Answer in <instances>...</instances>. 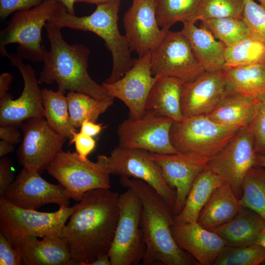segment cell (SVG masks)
<instances>
[{
    "mask_svg": "<svg viewBox=\"0 0 265 265\" xmlns=\"http://www.w3.org/2000/svg\"><path fill=\"white\" fill-rule=\"evenodd\" d=\"M120 184L132 190L142 203L140 225L146 250L144 265H191L198 262L177 244L172 235L173 210L149 185L141 180L120 177Z\"/></svg>",
    "mask_w": 265,
    "mask_h": 265,
    "instance_id": "obj_2",
    "label": "cell"
},
{
    "mask_svg": "<svg viewBox=\"0 0 265 265\" xmlns=\"http://www.w3.org/2000/svg\"><path fill=\"white\" fill-rule=\"evenodd\" d=\"M44 0H0V17L4 20L13 13L29 9L42 2Z\"/></svg>",
    "mask_w": 265,
    "mask_h": 265,
    "instance_id": "obj_41",
    "label": "cell"
},
{
    "mask_svg": "<svg viewBox=\"0 0 265 265\" xmlns=\"http://www.w3.org/2000/svg\"><path fill=\"white\" fill-rule=\"evenodd\" d=\"M248 127L253 133L255 153L265 156V101L259 108Z\"/></svg>",
    "mask_w": 265,
    "mask_h": 265,
    "instance_id": "obj_39",
    "label": "cell"
},
{
    "mask_svg": "<svg viewBox=\"0 0 265 265\" xmlns=\"http://www.w3.org/2000/svg\"><path fill=\"white\" fill-rule=\"evenodd\" d=\"M200 22V27L208 30L226 47L250 37L242 17L211 19Z\"/></svg>",
    "mask_w": 265,
    "mask_h": 265,
    "instance_id": "obj_34",
    "label": "cell"
},
{
    "mask_svg": "<svg viewBox=\"0 0 265 265\" xmlns=\"http://www.w3.org/2000/svg\"><path fill=\"white\" fill-rule=\"evenodd\" d=\"M242 18L249 36L265 45V7L254 0H243Z\"/></svg>",
    "mask_w": 265,
    "mask_h": 265,
    "instance_id": "obj_38",
    "label": "cell"
},
{
    "mask_svg": "<svg viewBox=\"0 0 265 265\" xmlns=\"http://www.w3.org/2000/svg\"><path fill=\"white\" fill-rule=\"evenodd\" d=\"M106 157L99 155L97 161L93 162L76 152L62 150L46 170L65 188L71 198L79 202L89 191L110 188V174Z\"/></svg>",
    "mask_w": 265,
    "mask_h": 265,
    "instance_id": "obj_7",
    "label": "cell"
},
{
    "mask_svg": "<svg viewBox=\"0 0 265 265\" xmlns=\"http://www.w3.org/2000/svg\"><path fill=\"white\" fill-rule=\"evenodd\" d=\"M240 205L258 213L265 219V168L255 164L242 183Z\"/></svg>",
    "mask_w": 265,
    "mask_h": 265,
    "instance_id": "obj_32",
    "label": "cell"
},
{
    "mask_svg": "<svg viewBox=\"0 0 265 265\" xmlns=\"http://www.w3.org/2000/svg\"><path fill=\"white\" fill-rule=\"evenodd\" d=\"M256 243L261 245L265 249V223L259 233Z\"/></svg>",
    "mask_w": 265,
    "mask_h": 265,
    "instance_id": "obj_50",
    "label": "cell"
},
{
    "mask_svg": "<svg viewBox=\"0 0 265 265\" xmlns=\"http://www.w3.org/2000/svg\"><path fill=\"white\" fill-rule=\"evenodd\" d=\"M42 100L44 117L48 124L70 140L77 130L70 121L67 97L58 91L45 88L42 90Z\"/></svg>",
    "mask_w": 265,
    "mask_h": 265,
    "instance_id": "obj_30",
    "label": "cell"
},
{
    "mask_svg": "<svg viewBox=\"0 0 265 265\" xmlns=\"http://www.w3.org/2000/svg\"><path fill=\"white\" fill-rule=\"evenodd\" d=\"M265 219L254 211L241 207L230 220L209 230L218 235L226 246H240L255 244Z\"/></svg>",
    "mask_w": 265,
    "mask_h": 265,
    "instance_id": "obj_25",
    "label": "cell"
},
{
    "mask_svg": "<svg viewBox=\"0 0 265 265\" xmlns=\"http://www.w3.org/2000/svg\"><path fill=\"white\" fill-rule=\"evenodd\" d=\"M3 197L17 206L35 210L48 204L69 207L71 199L62 185L51 184L38 172L24 167Z\"/></svg>",
    "mask_w": 265,
    "mask_h": 265,
    "instance_id": "obj_17",
    "label": "cell"
},
{
    "mask_svg": "<svg viewBox=\"0 0 265 265\" xmlns=\"http://www.w3.org/2000/svg\"><path fill=\"white\" fill-rule=\"evenodd\" d=\"M241 207L239 198L232 188L223 183L212 193L199 214L197 222L208 229L215 227L232 219Z\"/></svg>",
    "mask_w": 265,
    "mask_h": 265,
    "instance_id": "obj_27",
    "label": "cell"
},
{
    "mask_svg": "<svg viewBox=\"0 0 265 265\" xmlns=\"http://www.w3.org/2000/svg\"><path fill=\"white\" fill-rule=\"evenodd\" d=\"M265 96H252L231 92L212 113L206 115L220 124L239 129L249 126Z\"/></svg>",
    "mask_w": 265,
    "mask_h": 265,
    "instance_id": "obj_24",
    "label": "cell"
},
{
    "mask_svg": "<svg viewBox=\"0 0 265 265\" xmlns=\"http://www.w3.org/2000/svg\"><path fill=\"white\" fill-rule=\"evenodd\" d=\"M103 128L102 124L86 120L82 123L80 132L85 135L94 137L100 133Z\"/></svg>",
    "mask_w": 265,
    "mask_h": 265,
    "instance_id": "obj_45",
    "label": "cell"
},
{
    "mask_svg": "<svg viewBox=\"0 0 265 265\" xmlns=\"http://www.w3.org/2000/svg\"><path fill=\"white\" fill-rule=\"evenodd\" d=\"M119 196L109 188H98L86 192L77 204L61 237L74 265H89L108 253L119 219Z\"/></svg>",
    "mask_w": 265,
    "mask_h": 265,
    "instance_id": "obj_1",
    "label": "cell"
},
{
    "mask_svg": "<svg viewBox=\"0 0 265 265\" xmlns=\"http://www.w3.org/2000/svg\"><path fill=\"white\" fill-rule=\"evenodd\" d=\"M243 0H200L188 22L226 17H242Z\"/></svg>",
    "mask_w": 265,
    "mask_h": 265,
    "instance_id": "obj_36",
    "label": "cell"
},
{
    "mask_svg": "<svg viewBox=\"0 0 265 265\" xmlns=\"http://www.w3.org/2000/svg\"><path fill=\"white\" fill-rule=\"evenodd\" d=\"M89 265H111L108 253L99 256Z\"/></svg>",
    "mask_w": 265,
    "mask_h": 265,
    "instance_id": "obj_48",
    "label": "cell"
},
{
    "mask_svg": "<svg viewBox=\"0 0 265 265\" xmlns=\"http://www.w3.org/2000/svg\"><path fill=\"white\" fill-rule=\"evenodd\" d=\"M221 73L231 91L252 96H265V63L224 67Z\"/></svg>",
    "mask_w": 265,
    "mask_h": 265,
    "instance_id": "obj_29",
    "label": "cell"
},
{
    "mask_svg": "<svg viewBox=\"0 0 265 265\" xmlns=\"http://www.w3.org/2000/svg\"><path fill=\"white\" fill-rule=\"evenodd\" d=\"M252 132L248 126L239 129L235 136L207 166L233 189L238 198L242 195V183L255 165Z\"/></svg>",
    "mask_w": 265,
    "mask_h": 265,
    "instance_id": "obj_14",
    "label": "cell"
},
{
    "mask_svg": "<svg viewBox=\"0 0 265 265\" xmlns=\"http://www.w3.org/2000/svg\"><path fill=\"white\" fill-rule=\"evenodd\" d=\"M123 22L130 49L138 56L150 52L164 33L157 20L155 0H132Z\"/></svg>",
    "mask_w": 265,
    "mask_h": 265,
    "instance_id": "obj_20",
    "label": "cell"
},
{
    "mask_svg": "<svg viewBox=\"0 0 265 265\" xmlns=\"http://www.w3.org/2000/svg\"><path fill=\"white\" fill-rule=\"evenodd\" d=\"M224 67H240L265 63V45L250 37L229 47Z\"/></svg>",
    "mask_w": 265,
    "mask_h": 265,
    "instance_id": "obj_35",
    "label": "cell"
},
{
    "mask_svg": "<svg viewBox=\"0 0 265 265\" xmlns=\"http://www.w3.org/2000/svg\"><path fill=\"white\" fill-rule=\"evenodd\" d=\"M119 215L108 252L111 265H137L145 255L146 244L140 219L142 203L131 189L119 195Z\"/></svg>",
    "mask_w": 265,
    "mask_h": 265,
    "instance_id": "obj_9",
    "label": "cell"
},
{
    "mask_svg": "<svg viewBox=\"0 0 265 265\" xmlns=\"http://www.w3.org/2000/svg\"><path fill=\"white\" fill-rule=\"evenodd\" d=\"M200 0H155L159 26L167 30L175 24L188 22L194 15Z\"/></svg>",
    "mask_w": 265,
    "mask_h": 265,
    "instance_id": "obj_33",
    "label": "cell"
},
{
    "mask_svg": "<svg viewBox=\"0 0 265 265\" xmlns=\"http://www.w3.org/2000/svg\"><path fill=\"white\" fill-rule=\"evenodd\" d=\"M255 162V164L265 168V156L256 154Z\"/></svg>",
    "mask_w": 265,
    "mask_h": 265,
    "instance_id": "obj_51",
    "label": "cell"
},
{
    "mask_svg": "<svg viewBox=\"0 0 265 265\" xmlns=\"http://www.w3.org/2000/svg\"><path fill=\"white\" fill-rule=\"evenodd\" d=\"M257 1H259L260 4L263 5L265 7V0H257Z\"/></svg>",
    "mask_w": 265,
    "mask_h": 265,
    "instance_id": "obj_53",
    "label": "cell"
},
{
    "mask_svg": "<svg viewBox=\"0 0 265 265\" xmlns=\"http://www.w3.org/2000/svg\"><path fill=\"white\" fill-rule=\"evenodd\" d=\"M14 151L13 145L1 139L0 141V157H4L9 153H12Z\"/></svg>",
    "mask_w": 265,
    "mask_h": 265,
    "instance_id": "obj_47",
    "label": "cell"
},
{
    "mask_svg": "<svg viewBox=\"0 0 265 265\" xmlns=\"http://www.w3.org/2000/svg\"><path fill=\"white\" fill-rule=\"evenodd\" d=\"M171 231L178 246L192 256L199 265H213L226 246L218 235L197 222L174 224Z\"/></svg>",
    "mask_w": 265,
    "mask_h": 265,
    "instance_id": "obj_21",
    "label": "cell"
},
{
    "mask_svg": "<svg viewBox=\"0 0 265 265\" xmlns=\"http://www.w3.org/2000/svg\"><path fill=\"white\" fill-rule=\"evenodd\" d=\"M23 138L17 150L19 163L40 174L62 151L68 139L59 134L44 117L28 119L20 124Z\"/></svg>",
    "mask_w": 265,
    "mask_h": 265,
    "instance_id": "obj_13",
    "label": "cell"
},
{
    "mask_svg": "<svg viewBox=\"0 0 265 265\" xmlns=\"http://www.w3.org/2000/svg\"><path fill=\"white\" fill-rule=\"evenodd\" d=\"M34 236L24 238L16 246L25 265H74L66 240L56 235H49L41 240Z\"/></svg>",
    "mask_w": 265,
    "mask_h": 265,
    "instance_id": "obj_22",
    "label": "cell"
},
{
    "mask_svg": "<svg viewBox=\"0 0 265 265\" xmlns=\"http://www.w3.org/2000/svg\"><path fill=\"white\" fill-rule=\"evenodd\" d=\"M64 5L68 12L71 14H75L74 4L76 0H55Z\"/></svg>",
    "mask_w": 265,
    "mask_h": 265,
    "instance_id": "obj_49",
    "label": "cell"
},
{
    "mask_svg": "<svg viewBox=\"0 0 265 265\" xmlns=\"http://www.w3.org/2000/svg\"><path fill=\"white\" fill-rule=\"evenodd\" d=\"M12 162L6 157L0 159V194L3 197L6 191L14 181Z\"/></svg>",
    "mask_w": 265,
    "mask_h": 265,
    "instance_id": "obj_43",
    "label": "cell"
},
{
    "mask_svg": "<svg viewBox=\"0 0 265 265\" xmlns=\"http://www.w3.org/2000/svg\"><path fill=\"white\" fill-rule=\"evenodd\" d=\"M150 153L159 165L164 180L176 191L173 210L176 216L182 211L194 179L212 158L192 153Z\"/></svg>",
    "mask_w": 265,
    "mask_h": 265,
    "instance_id": "obj_18",
    "label": "cell"
},
{
    "mask_svg": "<svg viewBox=\"0 0 265 265\" xmlns=\"http://www.w3.org/2000/svg\"><path fill=\"white\" fill-rule=\"evenodd\" d=\"M159 75L152 74L150 52L134 59L132 68L119 80L102 85L110 96L122 101L130 117L138 119L145 113L148 95Z\"/></svg>",
    "mask_w": 265,
    "mask_h": 265,
    "instance_id": "obj_16",
    "label": "cell"
},
{
    "mask_svg": "<svg viewBox=\"0 0 265 265\" xmlns=\"http://www.w3.org/2000/svg\"><path fill=\"white\" fill-rule=\"evenodd\" d=\"M173 122L172 119L152 110L146 111L138 119L129 117L118 126V145L158 154L179 153L170 140V132Z\"/></svg>",
    "mask_w": 265,
    "mask_h": 265,
    "instance_id": "obj_12",
    "label": "cell"
},
{
    "mask_svg": "<svg viewBox=\"0 0 265 265\" xmlns=\"http://www.w3.org/2000/svg\"><path fill=\"white\" fill-rule=\"evenodd\" d=\"M153 76H165L183 82L194 80L205 72L181 31L164 30L150 51Z\"/></svg>",
    "mask_w": 265,
    "mask_h": 265,
    "instance_id": "obj_10",
    "label": "cell"
},
{
    "mask_svg": "<svg viewBox=\"0 0 265 265\" xmlns=\"http://www.w3.org/2000/svg\"><path fill=\"white\" fill-rule=\"evenodd\" d=\"M110 175L132 178L151 186L173 210L176 191L164 180L160 168L147 150L118 145L106 157Z\"/></svg>",
    "mask_w": 265,
    "mask_h": 265,
    "instance_id": "obj_11",
    "label": "cell"
},
{
    "mask_svg": "<svg viewBox=\"0 0 265 265\" xmlns=\"http://www.w3.org/2000/svg\"><path fill=\"white\" fill-rule=\"evenodd\" d=\"M231 92L221 70L205 72L194 80L184 82L181 99L184 117L210 114Z\"/></svg>",
    "mask_w": 265,
    "mask_h": 265,
    "instance_id": "obj_19",
    "label": "cell"
},
{
    "mask_svg": "<svg viewBox=\"0 0 265 265\" xmlns=\"http://www.w3.org/2000/svg\"><path fill=\"white\" fill-rule=\"evenodd\" d=\"M239 129L217 123L205 115H197L174 122L170 136L172 145L179 153H192L212 158Z\"/></svg>",
    "mask_w": 265,
    "mask_h": 265,
    "instance_id": "obj_8",
    "label": "cell"
},
{
    "mask_svg": "<svg viewBox=\"0 0 265 265\" xmlns=\"http://www.w3.org/2000/svg\"><path fill=\"white\" fill-rule=\"evenodd\" d=\"M183 82L165 76L159 75L153 86L146 100L145 109L179 122L184 118L181 99Z\"/></svg>",
    "mask_w": 265,
    "mask_h": 265,
    "instance_id": "obj_26",
    "label": "cell"
},
{
    "mask_svg": "<svg viewBox=\"0 0 265 265\" xmlns=\"http://www.w3.org/2000/svg\"><path fill=\"white\" fill-rule=\"evenodd\" d=\"M77 206H60L52 212H40L17 206L0 196V233L14 247L27 237H61L65 223Z\"/></svg>",
    "mask_w": 265,
    "mask_h": 265,
    "instance_id": "obj_6",
    "label": "cell"
},
{
    "mask_svg": "<svg viewBox=\"0 0 265 265\" xmlns=\"http://www.w3.org/2000/svg\"><path fill=\"white\" fill-rule=\"evenodd\" d=\"M13 80L12 76L8 73H3L0 76V98L7 94Z\"/></svg>",
    "mask_w": 265,
    "mask_h": 265,
    "instance_id": "obj_46",
    "label": "cell"
},
{
    "mask_svg": "<svg viewBox=\"0 0 265 265\" xmlns=\"http://www.w3.org/2000/svg\"><path fill=\"white\" fill-rule=\"evenodd\" d=\"M11 65L20 71L24 80V88L16 99L8 93L0 98V126L20 125L31 118L44 117L42 90L33 68L25 64L17 53H8Z\"/></svg>",
    "mask_w": 265,
    "mask_h": 265,
    "instance_id": "obj_15",
    "label": "cell"
},
{
    "mask_svg": "<svg viewBox=\"0 0 265 265\" xmlns=\"http://www.w3.org/2000/svg\"><path fill=\"white\" fill-rule=\"evenodd\" d=\"M111 0H76V2H84L88 4H95L98 5Z\"/></svg>",
    "mask_w": 265,
    "mask_h": 265,
    "instance_id": "obj_52",
    "label": "cell"
},
{
    "mask_svg": "<svg viewBox=\"0 0 265 265\" xmlns=\"http://www.w3.org/2000/svg\"><path fill=\"white\" fill-rule=\"evenodd\" d=\"M69 140L70 144H75L76 153L83 159L87 158V156L96 146V141L93 137L85 135L80 132H73L72 137Z\"/></svg>",
    "mask_w": 265,
    "mask_h": 265,
    "instance_id": "obj_42",
    "label": "cell"
},
{
    "mask_svg": "<svg viewBox=\"0 0 265 265\" xmlns=\"http://www.w3.org/2000/svg\"><path fill=\"white\" fill-rule=\"evenodd\" d=\"M181 30L188 40L194 54L205 72L221 71L225 66L226 46L207 29L195 23H183Z\"/></svg>",
    "mask_w": 265,
    "mask_h": 265,
    "instance_id": "obj_23",
    "label": "cell"
},
{
    "mask_svg": "<svg viewBox=\"0 0 265 265\" xmlns=\"http://www.w3.org/2000/svg\"><path fill=\"white\" fill-rule=\"evenodd\" d=\"M17 126L18 125L13 124L0 126V139L6 141L13 145L20 142L21 135Z\"/></svg>",
    "mask_w": 265,
    "mask_h": 265,
    "instance_id": "obj_44",
    "label": "cell"
},
{
    "mask_svg": "<svg viewBox=\"0 0 265 265\" xmlns=\"http://www.w3.org/2000/svg\"><path fill=\"white\" fill-rule=\"evenodd\" d=\"M45 27L51 48L44 52L39 84L55 81L57 91L64 94L66 91L77 92L99 100L109 97L89 75V49L81 44H69L63 39L61 28L50 23Z\"/></svg>",
    "mask_w": 265,
    "mask_h": 265,
    "instance_id": "obj_3",
    "label": "cell"
},
{
    "mask_svg": "<svg viewBox=\"0 0 265 265\" xmlns=\"http://www.w3.org/2000/svg\"><path fill=\"white\" fill-rule=\"evenodd\" d=\"M265 263V249L258 244L225 246L213 265H259Z\"/></svg>",
    "mask_w": 265,
    "mask_h": 265,
    "instance_id": "obj_37",
    "label": "cell"
},
{
    "mask_svg": "<svg viewBox=\"0 0 265 265\" xmlns=\"http://www.w3.org/2000/svg\"><path fill=\"white\" fill-rule=\"evenodd\" d=\"M59 2L44 0L29 9L15 12L7 25L0 31V53L6 57V46L18 44L17 53L33 62L43 61L46 50L42 45V30L54 13Z\"/></svg>",
    "mask_w": 265,
    "mask_h": 265,
    "instance_id": "obj_5",
    "label": "cell"
},
{
    "mask_svg": "<svg viewBox=\"0 0 265 265\" xmlns=\"http://www.w3.org/2000/svg\"><path fill=\"white\" fill-rule=\"evenodd\" d=\"M121 0H111L97 5L90 15L78 16L68 12L59 2L50 20L48 22L61 29L64 27L92 32L101 37L110 51L112 67L109 77L104 81L111 83L121 78L132 66L134 59L127 40L119 32L118 21Z\"/></svg>",
    "mask_w": 265,
    "mask_h": 265,
    "instance_id": "obj_4",
    "label": "cell"
},
{
    "mask_svg": "<svg viewBox=\"0 0 265 265\" xmlns=\"http://www.w3.org/2000/svg\"><path fill=\"white\" fill-rule=\"evenodd\" d=\"M66 97L70 121L76 129L80 128L86 120L95 122L113 105L114 100L111 96L99 100L74 91H69Z\"/></svg>",
    "mask_w": 265,
    "mask_h": 265,
    "instance_id": "obj_31",
    "label": "cell"
},
{
    "mask_svg": "<svg viewBox=\"0 0 265 265\" xmlns=\"http://www.w3.org/2000/svg\"><path fill=\"white\" fill-rule=\"evenodd\" d=\"M223 183L221 178L206 166L194 179L182 211L174 216L175 224L197 222L212 193Z\"/></svg>",
    "mask_w": 265,
    "mask_h": 265,
    "instance_id": "obj_28",
    "label": "cell"
},
{
    "mask_svg": "<svg viewBox=\"0 0 265 265\" xmlns=\"http://www.w3.org/2000/svg\"><path fill=\"white\" fill-rule=\"evenodd\" d=\"M0 265H24L19 249L17 247H13L1 233H0Z\"/></svg>",
    "mask_w": 265,
    "mask_h": 265,
    "instance_id": "obj_40",
    "label": "cell"
}]
</instances>
